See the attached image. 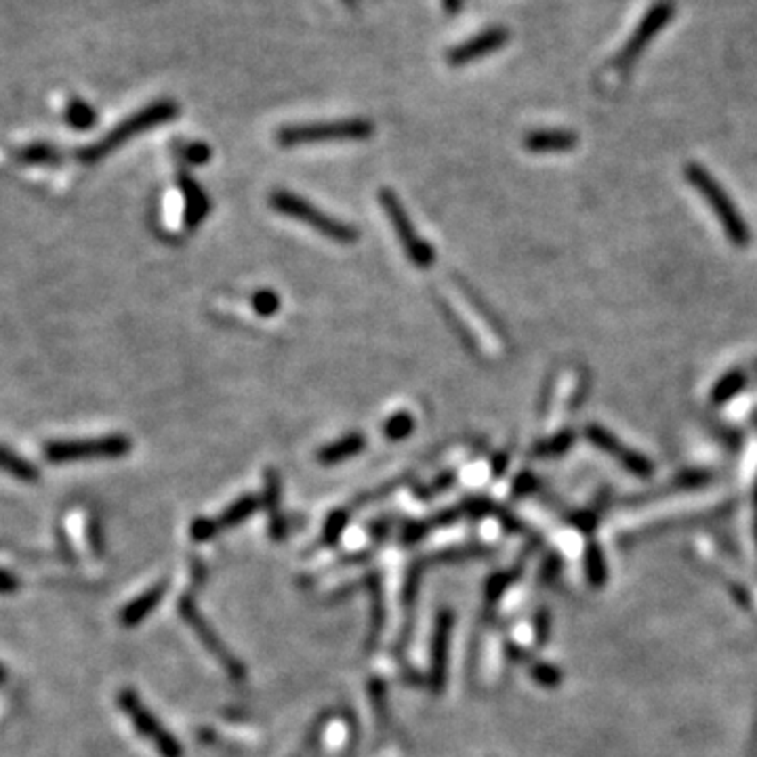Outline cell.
<instances>
[{
	"instance_id": "cell-1",
	"label": "cell",
	"mask_w": 757,
	"mask_h": 757,
	"mask_svg": "<svg viewBox=\"0 0 757 757\" xmlns=\"http://www.w3.org/2000/svg\"><path fill=\"white\" fill-rule=\"evenodd\" d=\"M177 114L179 105L171 102V99H160V102L145 105V108L135 111V114L122 120L119 127L111 128L108 135H103L99 142L86 145V148H80L76 152V158L86 164L102 160V158L110 156L114 150H119L120 145H125L127 142H131L133 137H137L139 133L160 127L164 122H171L177 119Z\"/></svg>"
},
{
	"instance_id": "cell-2",
	"label": "cell",
	"mask_w": 757,
	"mask_h": 757,
	"mask_svg": "<svg viewBox=\"0 0 757 757\" xmlns=\"http://www.w3.org/2000/svg\"><path fill=\"white\" fill-rule=\"evenodd\" d=\"M374 125L366 119H345L331 122H305V125H289L278 128V144L283 148L308 144H331V142H364L371 139Z\"/></svg>"
},
{
	"instance_id": "cell-3",
	"label": "cell",
	"mask_w": 757,
	"mask_h": 757,
	"mask_svg": "<svg viewBox=\"0 0 757 757\" xmlns=\"http://www.w3.org/2000/svg\"><path fill=\"white\" fill-rule=\"evenodd\" d=\"M269 207L278 210L280 215L292 217V219L305 223L312 230L320 232L322 236L339 244H354L358 240V230L356 227L348 226V223L334 219L333 215L325 213L318 207H314L312 202L305 201V198L297 196V193L286 192V190H276L269 196Z\"/></svg>"
},
{
	"instance_id": "cell-4",
	"label": "cell",
	"mask_w": 757,
	"mask_h": 757,
	"mask_svg": "<svg viewBox=\"0 0 757 757\" xmlns=\"http://www.w3.org/2000/svg\"><path fill=\"white\" fill-rule=\"evenodd\" d=\"M684 175L686 179L690 181V185H695V190L701 193V196L709 202V207L713 209V213L720 219L721 227L726 230L728 238H730L736 246L749 244L751 234H749L747 223H745L741 213L735 209V204H732L730 196L724 192V187H721L718 181L705 171V169L698 167V164L695 162L686 164Z\"/></svg>"
},
{
	"instance_id": "cell-5",
	"label": "cell",
	"mask_w": 757,
	"mask_h": 757,
	"mask_svg": "<svg viewBox=\"0 0 757 757\" xmlns=\"http://www.w3.org/2000/svg\"><path fill=\"white\" fill-rule=\"evenodd\" d=\"M128 450H131V440L122 433H110L103 438L49 442L45 444V459L51 463L120 459L128 455Z\"/></svg>"
},
{
	"instance_id": "cell-6",
	"label": "cell",
	"mask_w": 757,
	"mask_h": 757,
	"mask_svg": "<svg viewBox=\"0 0 757 757\" xmlns=\"http://www.w3.org/2000/svg\"><path fill=\"white\" fill-rule=\"evenodd\" d=\"M379 202H381V207H383L385 215L390 217L391 226H394L396 236H398V240H400V244L404 246V251H407L408 259L413 261L416 267H430L433 259H436V255H433V249L425 243L424 238L416 236V232H415L413 223H410V217L407 213V209L402 207L400 198L396 196V192H391L390 187H381Z\"/></svg>"
},
{
	"instance_id": "cell-7",
	"label": "cell",
	"mask_w": 757,
	"mask_h": 757,
	"mask_svg": "<svg viewBox=\"0 0 757 757\" xmlns=\"http://www.w3.org/2000/svg\"><path fill=\"white\" fill-rule=\"evenodd\" d=\"M119 705H120L122 712L128 715V720L133 721L135 730H137L142 736L150 738V741L156 745L158 753H160L162 757H181V755H184V749H181L177 738H175L171 732L162 730L160 721H158L154 715H152L148 709L144 707V703L139 701V696L135 695L131 688H125L120 692Z\"/></svg>"
},
{
	"instance_id": "cell-8",
	"label": "cell",
	"mask_w": 757,
	"mask_h": 757,
	"mask_svg": "<svg viewBox=\"0 0 757 757\" xmlns=\"http://www.w3.org/2000/svg\"><path fill=\"white\" fill-rule=\"evenodd\" d=\"M179 614L184 616L185 623L192 627V631L196 633L198 639H201L202 646L207 648L209 653L213 654L215 659L221 662V667L226 669L227 676H230L232 679H236V682H240V679H244V676H246L244 665L236 659V656H234L230 653V650L223 646V642L219 639V636H217L213 627H210L207 623V619H204V616L201 613H198L196 604H193V600H192L190 596H184L179 600Z\"/></svg>"
},
{
	"instance_id": "cell-9",
	"label": "cell",
	"mask_w": 757,
	"mask_h": 757,
	"mask_svg": "<svg viewBox=\"0 0 757 757\" xmlns=\"http://www.w3.org/2000/svg\"><path fill=\"white\" fill-rule=\"evenodd\" d=\"M673 13H676V4L671 3V0H661V3H656L653 9L648 11L646 15H644V20L639 21V26L636 28V32L631 34V38L627 40V45L623 46V51L616 55L614 66L619 70H623L638 60L639 55H642V51L646 49L650 40H653L656 34H659L662 28L667 26L669 20H671Z\"/></svg>"
},
{
	"instance_id": "cell-10",
	"label": "cell",
	"mask_w": 757,
	"mask_h": 757,
	"mask_svg": "<svg viewBox=\"0 0 757 757\" xmlns=\"http://www.w3.org/2000/svg\"><path fill=\"white\" fill-rule=\"evenodd\" d=\"M585 436L591 444L604 450V453L614 457V459L619 461L621 465L629 469L633 475H639V478H650V475H653V463H650L646 457L636 453V450L627 448L625 444H621L619 440H616L608 430H604V427L589 425L585 430Z\"/></svg>"
},
{
	"instance_id": "cell-11",
	"label": "cell",
	"mask_w": 757,
	"mask_h": 757,
	"mask_svg": "<svg viewBox=\"0 0 757 757\" xmlns=\"http://www.w3.org/2000/svg\"><path fill=\"white\" fill-rule=\"evenodd\" d=\"M507 40L509 32L505 30V28H490V30H484L482 34H478V37L469 38L463 45L450 49L448 55H446V62H448L450 66H465L469 62L482 60V57L501 49Z\"/></svg>"
},
{
	"instance_id": "cell-12",
	"label": "cell",
	"mask_w": 757,
	"mask_h": 757,
	"mask_svg": "<svg viewBox=\"0 0 757 757\" xmlns=\"http://www.w3.org/2000/svg\"><path fill=\"white\" fill-rule=\"evenodd\" d=\"M450 627H453V614L448 610H442L436 621V633H433L432 642V688L433 692H442L446 679V654H448V638Z\"/></svg>"
},
{
	"instance_id": "cell-13",
	"label": "cell",
	"mask_w": 757,
	"mask_h": 757,
	"mask_svg": "<svg viewBox=\"0 0 757 757\" xmlns=\"http://www.w3.org/2000/svg\"><path fill=\"white\" fill-rule=\"evenodd\" d=\"M177 181H179L181 193H184V198H185V210H184L185 219H184V223L187 227H190V230H193V227L201 226V223L204 221V217H207V213H209V207H210L209 198H207V193H204L202 187L198 185L196 181H193L187 173H179Z\"/></svg>"
},
{
	"instance_id": "cell-14",
	"label": "cell",
	"mask_w": 757,
	"mask_h": 757,
	"mask_svg": "<svg viewBox=\"0 0 757 757\" xmlns=\"http://www.w3.org/2000/svg\"><path fill=\"white\" fill-rule=\"evenodd\" d=\"M364 448H366V438H364V433L351 432L341 440H337V442L322 446L318 455H316V459H318L322 465H337V463L354 459Z\"/></svg>"
},
{
	"instance_id": "cell-15",
	"label": "cell",
	"mask_w": 757,
	"mask_h": 757,
	"mask_svg": "<svg viewBox=\"0 0 757 757\" xmlns=\"http://www.w3.org/2000/svg\"><path fill=\"white\" fill-rule=\"evenodd\" d=\"M524 145L531 152H566L577 145V135L571 131H560V128H547V131H532L524 139Z\"/></svg>"
},
{
	"instance_id": "cell-16",
	"label": "cell",
	"mask_w": 757,
	"mask_h": 757,
	"mask_svg": "<svg viewBox=\"0 0 757 757\" xmlns=\"http://www.w3.org/2000/svg\"><path fill=\"white\" fill-rule=\"evenodd\" d=\"M263 505H266L269 514V532L276 541H283L286 535V522L278 515L280 509V475L276 469H266V495H263Z\"/></svg>"
},
{
	"instance_id": "cell-17",
	"label": "cell",
	"mask_w": 757,
	"mask_h": 757,
	"mask_svg": "<svg viewBox=\"0 0 757 757\" xmlns=\"http://www.w3.org/2000/svg\"><path fill=\"white\" fill-rule=\"evenodd\" d=\"M164 596V583H158L152 589L145 591L139 597H135L133 602H128L120 613V621L125 627H137L142 621L148 616L152 610H156Z\"/></svg>"
},
{
	"instance_id": "cell-18",
	"label": "cell",
	"mask_w": 757,
	"mask_h": 757,
	"mask_svg": "<svg viewBox=\"0 0 757 757\" xmlns=\"http://www.w3.org/2000/svg\"><path fill=\"white\" fill-rule=\"evenodd\" d=\"M263 505V498L257 495H244L240 497L238 501H234L230 507L223 509V514L219 518H215L217 526H219V532L227 531V528H234L238 524H243L246 518H251L252 514L259 512V507Z\"/></svg>"
},
{
	"instance_id": "cell-19",
	"label": "cell",
	"mask_w": 757,
	"mask_h": 757,
	"mask_svg": "<svg viewBox=\"0 0 757 757\" xmlns=\"http://www.w3.org/2000/svg\"><path fill=\"white\" fill-rule=\"evenodd\" d=\"M15 160L21 164H60L63 160V154L55 148V145L32 144V145H26V148L17 150Z\"/></svg>"
},
{
	"instance_id": "cell-20",
	"label": "cell",
	"mask_w": 757,
	"mask_h": 757,
	"mask_svg": "<svg viewBox=\"0 0 757 757\" xmlns=\"http://www.w3.org/2000/svg\"><path fill=\"white\" fill-rule=\"evenodd\" d=\"M66 120L76 131H89L91 127H95L97 111L82 99H72L66 108Z\"/></svg>"
},
{
	"instance_id": "cell-21",
	"label": "cell",
	"mask_w": 757,
	"mask_h": 757,
	"mask_svg": "<svg viewBox=\"0 0 757 757\" xmlns=\"http://www.w3.org/2000/svg\"><path fill=\"white\" fill-rule=\"evenodd\" d=\"M3 467L4 472L11 473L17 480H21V482H37L38 480V469L34 467L32 463L23 459V457L15 455L7 446L3 448Z\"/></svg>"
},
{
	"instance_id": "cell-22",
	"label": "cell",
	"mask_w": 757,
	"mask_h": 757,
	"mask_svg": "<svg viewBox=\"0 0 757 757\" xmlns=\"http://www.w3.org/2000/svg\"><path fill=\"white\" fill-rule=\"evenodd\" d=\"M745 385H747V377H745V373H741V371L728 373L726 377H721L713 387V391H712L713 404L728 402L730 398H735L738 391H743Z\"/></svg>"
},
{
	"instance_id": "cell-23",
	"label": "cell",
	"mask_w": 757,
	"mask_h": 757,
	"mask_svg": "<svg viewBox=\"0 0 757 757\" xmlns=\"http://www.w3.org/2000/svg\"><path fill=\"white\" fill-rule=\"evenodd\" d=\"M366 585H368V591H371V596H373V633H371V638H368V644H371V642L374 644V642H377L381 627H383V614H385L383 591H381V580H379L377 574H371V577L366 579Z\"/></svg>"
},
{
	"instance_id": "cell-24",
	"label": "cell",
	"mask_w": 757,
	"mask_h": 757,
	"mask_svg": "<svg viewBox=\"0 0 757 757\" xmlns=\"http://www.w3.org/2000/svg\"><path fill=\"white\" fill-rule=\"evenodd\" d=\"M413 430H415V419H413V415H408V413L391 415L390 419H387L383 424V436L387 440H394V442H398V440L408 438L410 433H413Z\"/></svg>"
},
{
	"instance_id": "cell-25",
	"label": "cell",
	"mask_w": 757,
	"mask_h": 757,
	"mask_svg": "<svg viewBox=\"0 0 757 757\" xmlns=\"http://www.w3.org/2000/svg\"><path fill=\"white\" fill-rule=\"evenodd\" d=\"M350 524V512L348 509H337V512H333L328 515L326 524H325V532H322V539H325V545L328 547H334V545L339 543V539H341L343 531Z\"/></svg>"
},
{
	"instance_id": "cell-26",
	"label": "cell",
	"mask_w": 757,
	"mask_h": 757,
	"mask_svg": "<svg viewBox=\"0 0 757 757\" xmlns=\"http://www.w3.org/2000/svg\"><path fill=\"white\" fill-rule=\"evenodd\" d=\"M252 308L259 316H274L280 309V297L274 291H257L252 295Z\"/></svg>"
},
{
	"instance_id": "cell-27",
	"label": "cell",
	"mask_w": 757,
	"mask_h": 757,
	"mask_svg": "<svg viewBox=\"0 0 757 757\" xmlns=\"http://www.w3.org/2000/svg\"><path fill=\"white\" fill-rule=\"evenodd\" d=\"M190 535L196 543H207L219 535V526H217L215 518H196L190 526Z\"/></svg>"
},
{
	"instance_id": "cell-28",
	"label": "cell",
	"mask_w": 757,
	"mask_h": 757,
	"mask_svg": "<svg viewBox=\"0 0 757 757\" xmlns=\"http://www.w3.org/2000/svg\"><path fill=\"white\" fill-rule=\"evenodd\" d=\"M574 442V436L572 433H562V436H557V438H554V440H549V442H545V444H541L537 448V453H541V457H555V455H562V453H566L568 448H571V444Z\"/></svg>"
},
{
	"instance_id": "cell-29",
	"label": "cell",
	"mask_w": 757,
	"mask_h": 757,
	"mask_svg": "<svg viewBox=\"0 0 757 757\" xmlns=\"http://www.w3.org/2000/svg\"><path fill=\"white\" fill-rule=\"evenodd\" d=\"M181 156H184V160L187 164H204L210 160V148L207 144L193 142V144H187L185 148L181 150Z\"/></svg>"
},
{
	"instance_id": "cell-30",
	"label": "cell",
	"mask_w": 757,
	"mask_h": 757,
	"mask_svg": "<svg viewBox=\"0 0 757 757\" xmlns=\"http://www.w3.org/2000/svg\"><path fill=\"white\" fill-rule=\"evenodd\" d=\"M89 543H91V549L95 551V555L102 557V554H103V532H102V524H99L97 520H91V524H89Z\"/></svg>"
},
{
	"instance_id": "cell-31",
	"label": "cell",
	"mask_w": 757,
	"mask_h": 757,
	"mask_svg": "<svg viewBox=\"0 0 757 757\" xmlns=\"http://www.w3.org/2000/svg\"><path fill=\"white\" fill-rule=\"evenodd\" d=\"M17 589V579H13V574L9 571H3V591L4 594H11V591Z\"/></svg>"
}]
</instances>
